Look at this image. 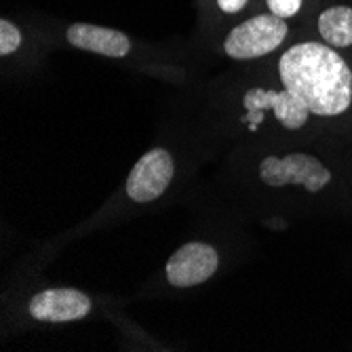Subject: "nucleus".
<instances>
[{"label":"nucleus","instance_id":"obj_5","mask_svg":"<svg viewBox=\"0 0 352 352\" xmlns=\"http://www.w3.org/2000/svg\"><path fill=\"white\" fill-rule=\"evenodd\" d=\"M173 177H175V161L171 152L165 148H152L140 158L129 171V175H126L124 182L126 199L138 205L154 203L169 190Z\"/></svg>","mask_w":352,"mask_h":352},{"label":"nucleus","instance_id":"obj_7","mask_svg":"<svg viewBox=\"0 0 352 352\" xmlns=\"http://www.w3.org/2000/svg\"><path fill=\"white\" fill-rule=\"evenodd\" d=\"M93 310L91 298L80 289L57 287L34 294L28 302V314L41 323H72L89 316Z\"/></svg>","mask_w":352,"mask_h":352},{"label":"nucleus","instance_id":"obj_1","mask_svg":"<svg viewBox=\"0 0 352 352\" xmlns=\"http://www.w3.org/2000/svg\"><path fill=\"white\" fill-rule=\"evenodd\" d=\"M276 74L316 118H338L352 106L350 66L327 43L304 41L287 47L276 59Z\"/></svg>","mask_w":352,"mask_h":352},{"label":"nucleus","instance_id":"obj_4","mask_svg":"<svg viewBox=\"0 0 352 352\" xmlns=\"http://www.w3.org/2000/svg\"><path fill=\"white\" fill-rule=\"evenodd\" d=\"M287 34L289 25L287 19L274 13H260L234 25L223 38V53L234 61H253L276 51Z\"/></svg>","mask_w":352,"mask_h":352},{"label":"nucleus","instance_id":"obj_9","mask_svg":"<svg viewBox=\"0 0 352 352\" xmlns=\"http://www.w3.org/2000/svg\"><path fill=\"white\" fill-rule=\"evenodd\" d=\"M316 30L323 43L333 49L352 47V7L336 5L325 9L316 19Z\"/></svg>","mask_w":352,"mask_h":352},{"label":"nucleus","instance_id":"obj_8","mask_svg":"<svg viewBox=\"0 0 352 352\" xmlns=\"http://www.w3.org/2000/svg\"><path fill=\"white\" fill-rule=\"evenodd\" d=\"M66 41L80 51L104 55L112 59H122L131 53V38L120 30L95 25V23H72L66 30Z\"/></svg>","mask_w":352,"mask_h":352},{"label":"nucleus","instance_id":"obj_13","mask_svg":"<svg viewBox=\"0 0 352 352\" xmlns=\"http://www.w3.org/2000/svg\"><path fill=\"white\" fill-rule=\"evenodd\" d=\"M350 91H352V87H350Z\"/></svg>","mask_w":352,"mask_h":352},{"label":"nucleus","instance_id":"obj_3","mask_svg":"<svg viewBox=\"0 0 352 352\" xmlns=\"http://www.w3.org/2000/svg\"><path fill=\"white\" fill-rule=\"evenodd\" d=\"M258 179L266 188H302L308 195H318L331 182L333 173L327 165L308 152L266 154L258 163Z\"/></svg>","mask_w":352,"mask_h":352},{"label":"nucleus","instance_id":"obj_10","mask_svg":"<svg viewBox=\"0 0 352 352\" xmlns=\"http://www.w3.org/2000/svg\"><path fill=\"white\" fill-rule=\"evenodd\" d=\"M21 41H23L21 32L15 23H11L9 19L0 21V55L9 57V55L17 53L21 47Z\"/></svg>","mask_w":352,"mask_h":352},{"label":"nucleus","instance_id":"obj_12","mask_svg":"<svg viewBox=\"0 0 352 352\" xmlns=\"http://www.w3.org/2000/svg\"><path fill=\"white\" fill-rule=\"evenodd\" d=\"M249 0H215V5L221 13H226V15H236L241 13L245 7H247Z\"/></svg>","mask_w":352,"mask_h":352},{"label":"nucleus","instance_id":"obj_6","mask_svg":"<svg viewBox=\"0 0 352 352\" xmlns=\"http://www.w3.org/2000/svg\"><path fill=\"white\" fill-rule=\"evenodd\" d=\"M219 268V253L213 245L190 241L182 245L165 266V278L175 289H190L207 283Z\"/></svg>","mask_w":352,"mask_h":352},{"label":"nucleus","instance_id":"obj_2","mask_svg":"<svg viewBox=\"0 0 352 352\" xmlns=\"http://www.w3.org/2000/svg\"><path fill=\"white\" fill-rule=\"evenodd\" d=\"M312 112L289 89L255 85L239 95V120L247 129H278L300 133L310 122Z\"/></svg>","mask_w":352,"mask_h":352},{"label":"nucleus","instance_id":"obj_11","mask_svg":"<svg viewBox=\"0 0 352 352\" xmlns=\"http://www.w3.org/2000/svg\"><path fill=\"white\" fill-rule=\"evenodd\" d=\"M266 7L270 13H274L283 19H292L302 11L304 0H266Z\"/></svg>","mask_w":352,"mask_h":352}]
</instances>
